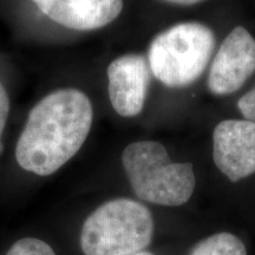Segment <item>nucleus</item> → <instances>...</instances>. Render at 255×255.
<instances>
[{"label": "nucleus", "instance_id": "nucleus-5", "mask_svg": "<svg viewBox=\"0 0 255 255\" xmlns=\"http://www.w3.org/2000/svg\"><path fill=\"white\" fill-rule=\"evenodd\" d=\"M254 72L255 39L244 26H237L223 39L213 59L208 88L214 95H231Z\"/></svg>", "mask_w": 255, "mask_h": 255}, {"label": "nucleus", "instance_id": "nucleus-13", "mask_svg": "<svg viewBox=\"0 0 255 255\" xmlns=\"http://www.w3.org/2000/svg\"><path fill=\"white\" fill-rule=\"evenodd\" d=\"M164 1L173 2V4H177V5H194V4H197V2L203 1V0H164Z\"/></svg>", "mask_w": 255, "mask_h": 255}, {"label": "nucleus", "instance_id": "nucleus-3", "mask_svg": "<svg viewBox=\"0 0 255 255\" xmlns=\"http://www.w3.org/2000/svg\"><path fill=\"white\" fill-rule=\"evenodd\" d=\"M154 220L150 210L130 199H116L98 207L81 233L84 255H132L150 245Z\"/></svg>", "mask_w": 255, "mask_h": 255}, {"label": "nucleus", "instance_id": "nucleus-9", "mask_svg": "<svg viewBox=\"0 0 255 255\" xmlns=\"http://www.w3.org/2000/svg\"><path fill=\"white\" fill-rule=\"evenodd\" d=\"M189 255H247V251L237 235L219 233L196 244Z\"/></svg>", "mask_w": 255, "mask_h": 255}, {"label": "nucleus", "instance_id": "nucleus-14", "mask_svg": "<svg viewBox=\"0 0 255 255\" xmlns=\"http://www.w3.org/2000/svg\"><path fill=\"white\" fill-rule=\"evenodd\" d=\"M132 255H154V254L149 253V252H139V253H136V254H132Z\"/></svg>", "mask_w": 255, "mask_h": 255}, {"label": "nucleus", "instance_id": "nucleus-7", "mask_svg": "<svg viewBox=\"0 0 255 255\" xmlns=\"http://www.w3.org/2000/svg\"><path fill=\"white\" fill-rule=\"evenodd\" d=\"M150 66L141 55H124L108 68L109 97L113 108L123 117L141 113L150 85Z\"/></svg>", "mask_w": 255, "mask_h": 255}, {"label": "nucleus", "instance_id": "nucleus-10", "mask_svg": "<svg viewBox=\"0 0 255 255\" xmlns=\"http://www.w3.org/2000/svg\"><path fill=\"white\" fill-rule=\"evenodd\" d=\"M6 255H56L50 245L34 238H25L15 242Z\"/></svg>", "mask_w": 255, "mask_h": 255}, {"label": "nucleus", "instance_id": "nucleus-4", "mask_svg": "<svg viewBox=\"0 0 255 255\" xmlns=\"http://www.w3.org/2000/svg\"><path fill=\"white\" fill-rule=\"evenodd\" d=\"M215 49V36L206 25L181 23L156 36L148 63L155 78L169 88H184L201 77Z\"/></svg>", "mask_w": 255, "mask_h": 255}, {"label": "nucleus", "instance_id": "nucleus-12", "mask_svg": "<svg viewBox=\"0 0 255 255\" xmlns=\"http://www.w3.org/2000/svg\"><path fill=\"white\" fill-rule=\"evenodd\" d=\"M9 109V102L7 94H6L5 88L2 87V84L0 83V138H1L2 131H4V128L6 124V120H7ZM2 150V145L0 143V152Z\"/></svg>", "mask_w": 255, "mask_h": 255}, {"label": "nucleus", "instance_id": "nucleus-8", "mask_svg": "<svg viewBox=\"0 0 255 255\" xmlns=\"http://www.w3.org/2000/svg\"><path fill=\"white\" fill-rule=\"evenodd\" d=\"M44 14L63 26L96 30L119 17L123 0H32Z\"/></svg>", "mask_w": 255, "mask_h": 255}, {"label": "nucleus", "instance_id": "nucleus-2", "mask_svg": "<svg viewBox=\"0 0 255 255\" xmlns=\"http://www.w3.org/2000/svg\"><path fill=\"white\" fill-rule=\"evenodd\" d=\"M122 163L133 193L146 202L181 206L189 201L195 189L193 164L171 162L161 143H131L124 149Z\"/></svg>", "mask_w": 255, "mask_h": 255}, {"label": "nucleus", "instance_id": "nucleus-1", "mask_svg": "<svg viewBox=\"0 0 255 255\" xmlns=\"http://www.w3.org/2000/svg\"><path fill=\"white\" fill-rule=\"evenodd\" d=\"M92 119L91 102L82 91L63 89L47 95L31 110L19 137L18 164L39 176L56 173L84 144Z\"/></svg>", "mask_w": 255, "mask_h": 255}, {"label": "nucleus", "instance_id": "nucleus-6", "mask_svg": "<svg viewBox=\"0 0 255 255\" xmlns=\"http://www.w3.org/2000/svg\"><path fill=\"white\" fill-rule=\"evenodd\" d=\"M215 165L232 182L255 173V122L226 120L213 133Z\"/></svg>", "mask_w": 255, "mask_h": 255}, {"label": "nucleus", "instance_id": "nucleus-11", "mask_svg": "<svg viewBox=\"0 0 255 255\" xmlns=\"http://www.w3.org/2000/svg\"><path fill=\"white\" fill-rule=\"evenodd\" d=\"M238 108L245 119L255 122V88L242 96L238 102Z\"/></svg>", "mask_w": 255, "mask_h": 255}]
</instances>
